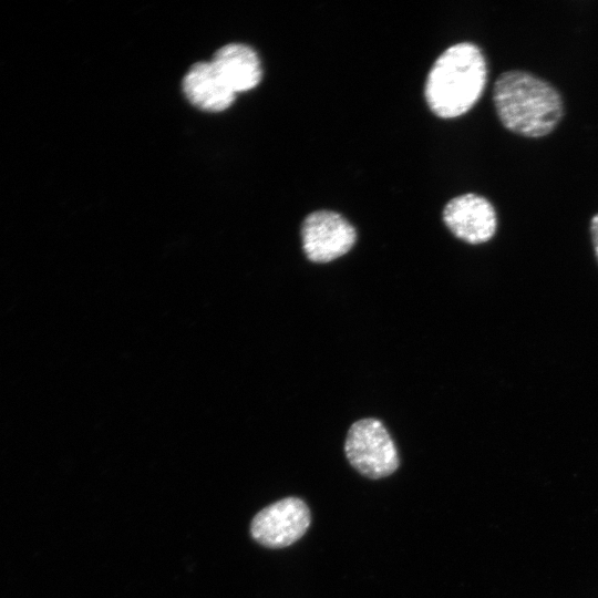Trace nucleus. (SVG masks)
<instances>
[{"mask_svg":"<svg viewBox=\"0 0 598 598\" xmlns=\"http://www.w3.org/2000/svg\"><path fill=\"white\" fill-rule=\"evenodd\" d=\"M493 103L506 130L530 138L550 134L565 114L560 92L547 80L524 70L498 75Z\"/></svg>","mask_w":598,"mask_h":598,"instance_id":"f257e3e1","label":"nucleus"},{"mask_svg":"<svg viewBox=\"0 0 598 598\" xmlns=\"http://www.w3.org/2000/svg\"><path fill=\"white\" fill-rule=\"evenodd\" d=\"M487 73L480 47L472 42L451 45L435 60L425 81L424 96L430 110L443 118L466 113L482 96Z\"/></svg>","mask_w":598,"mask_h":598,"instance_id":"f03ea898","label":"nucleus"},{"mask_svg":"<svg viewBox=\"0 0 598 598\" xmlns=\"http://www.w3.org/2000/svg\"><path fill=\"white\" fill-rule=\"evenodd\" d=\"M344 453L363 476L377 480L391 475L400 464L393 440L383 423L373 417L354 422L347 434Z\"/></svg>","mask_w":598,"mask_h":598,"instance_id":"7ed1b4c3","label":"nucleus"},{"mask_svg":"<svg viewBox=\"0 0 598 598\" xmlns=\"http://www.w3.org/2000/svg\"><path fill=\"white\" fill-rule=\"evenodd\" d=\"M301 241L310 261L326 264L351 250L357 241V231L339 213L316 210L302 221Z\"/></svg>","mask_w":598,"mask_h":598,"instance_id":"20e7f679","label":"nucleus"},{"mask_svg":"<svg viewBox=\"0 0 598 598\" xmlns=\"http://www.w3.org/2000/svg\"><path fill=\"white\" fill-rule=\"evenodd\" d=\"M310 511L298 497H286L261 509L251 522L252 538L268 548L287 547L307 532Z\"/></svg>","mask_w":598,"mask_h":598,"instance_id":"39448f33","label":"nucleus"},{"mask_svg":"<svg viewBox=\"0 0 598 598\" xmlns=\"http://www.w3.org/2000/svg\"><path fill=\"white\" fill-rule=\"evenodd\" d=\"M442 216L451 233L471 245L488 241L497 230V215L493 204L477 194L452 198L445 205Z\"/></svg>","mask_w":598,"mask_h":598,"instance_id":"423d86ee","label":"nucleus"},{"mask_svg":"<svg viewBox=\"0 0 598 598\" xmlns=\"http://www.w3.org/2000/svg\"><path fill=\"white\" fill-rule=\"evenodd\" d=\"M182 86L187 100L206 112L226 110L236 95L212 62H197L192 65L183 79Z\"/></svg>","mask_w":598,"mask_h":598,"instance_id":"0eeeda50","label":"nucleus"},{"mask_svg":"<svg viewBox=\"0 0 598 598\" xmlns=\"http://www.w3.org/2000/svg\"><path fill=\"white\" fill-rule=\"evenodd\" d=\"M210 62L235 93L254 89L262 76L257 53L245 44L230 43L221 47Z\"/></svg>","mask_w":598,"mask_h":598,"instance_id":"6e6552de","label":"nucleus"},{"mask_svg":"<svg viewBox=\"0 0 598 598\" xmlns=\"http://www.w3.org/2000/svg\"><path fill=\"white\" fill-rule=\"evenodd\" d=\"M589 233L591 237L595 257L598 262V213L595 214L590 219Z\"/></svg>","mask_w":598,"mask_h":598,"instance_id":"1a4fd4ad","label":"nucleus"}]
</instances>
